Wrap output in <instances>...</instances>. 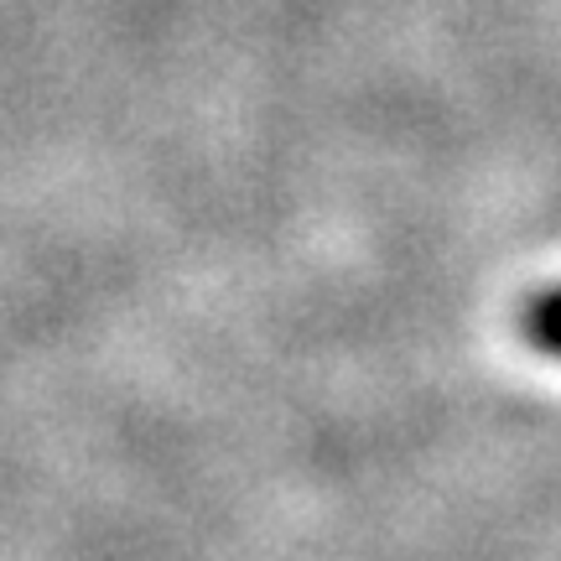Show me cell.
Returning a JSON list of instances; mask_svg holds the SVG:
<instances>
[{
  "label": "cell",
  "instance_id": "cell-1",
  "mask_svg": "<svg viewBox=\"0 0 561 561\" xmlns=\"http://www.w3.org/2000/svg\"><path fill=\"white\" fill-rule=\"evenodd\" d=\"M525 333H530L536 348H546V354H557L561 359V286L530 301V312H525Z\"/></svg>",
  "mask_w": 561,
  "mask_h": 561
}]
</instances>
